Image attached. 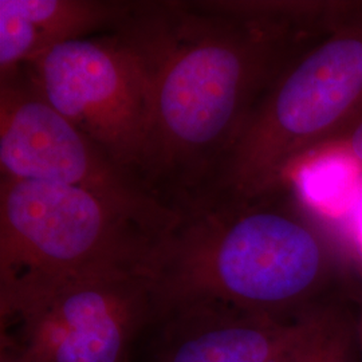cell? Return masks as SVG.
<instances>
[{
  "label": "cell",
  "mask_w": 362,
  "mask_h": 362,
  "mask_svg": "<svg viewBox=\"0 0 362 362\" xmlns=\"http://www.w3.org/2000/svg\"><path fill=\"white\" fill-rule=\"evenodd\" d=\"M117 35L148 81L137 175L177 214L212 194L255 106L311 40L216 1H134Z\"/></svg>",
  "instance_id": "1"
},
{
  "label": "cell",
  "mask_w": 362,
  "mask_h": 362,
  "mask_svg": "<svg viewBox=\"0 0 362 362\" xmlns=\"http://www.w3.org/2000/svg\"><path fill=\"white\" fill-rule=\"evenodd\" d=\"M177 215L146 266L155 318L199 305L300 318L341 274L338 243L293 182L255 196L218 189Z\"/></svg>",
  "instance_id": "2"
},
{
  "label": "cell",
  "mask_w": 362,
  "mask_h": 362,
  "mask_svg": "<svg viewBox=\"0 0 362 362\" xmlns=\"http://www.w3.org/2000/svg\"><path fill=\"white\" fill-rule=\"evenodd\" d=\"M361 116L360 21L311 40L282 69L248 118L215 191L255 196L285 185Z\"/></svg>",
  "instance_id": "3"
},
{
  "label": "cell",
  "mask_w": 362,
  "mask_h": 362,
  "mask_svg": "<svg viewBox=\"0 0 362 362\" xmlns=\"http://www.w3.org/2000/svg\"><path fill=\"white\" fill-rule=\"evenodd\" d=\"M158 239L81 188L1 177L0 303L90 275H146Z\"/></svg>",
  "instance_id": "4"
},
{
  "label": "cell",
  "mask_w": 362,
  "mask_h": 362,
  "mask_svg": "<svg viewBox=\"0 0 362 362\" xmlns=\"http://www.w3.org/2000/svg\"><path fill=\"white\" fill-rule=\"evenodd\" d=\"M0 170L88 191L160 238L179 216L61 116L22 70L0 79Z\"/></svg>",
  "instance_id": "5"
},
{
  "label": "cell",
  "mask_w": 362,
  "mask_h": 362,
  "mask_svg": "<svg viewBox=\"0 0 362 362\" xmlns=\"http://www.w3.org/2000/svg\"><path fill=\"white\" fill-rule=\"evenodd\" d=\"M1 350L23 362H127L136 333L155 318L141 272L90 275L0 303Z\"/></svg>",
  "instance_id": "6"
},
{
  "label": "cell",
  "mask_w": 362,
  "mask_h": 362,
  "mask_svg": "<svg viewBox=\"0 0 362 362\" xmlns=\"http://www.w3.org/2000/svg\"><path fill=\"white\" fill-rule=\"evenodd\" d=\"M18 70L61 116L139 177L151 122L149 86L116 33L54 46Z\"/></svg>",
  "instance_id": "7"
},
{
  "label": "cell",
  "mask_w": 362,
  "mask_h": 362,
  "mask_svg": "<svg viewBox=\"0 0 362 362\" xmlns=\"http://www.w3.org/2000/svg\"><path fill=\"white\" fill-rule=\"evenodd\" d=\"M311 313L281 320L212 305L170 311L163 317L155 362H282L303 336Z\"/></svg>",
  "instance_id": "8"
},
{
  "label": "cell",
  "mask_w": 362,
  "mask_h": 362,
  "mask_svg": "<svg viewBox=\"0 0 362 362\" xmlns=\"http://www.w3.org/2000/svg\"><path fill=\"white\" fill-rule=\"evenodd\" d=\"M134 1L0 0V79L42 52L115 33Z\"/></svg>",
  "instance_id": "9"
},
{
  "label": "cell",
  "mask_w": 362,
  "mask_h": 362,
  "mask_svg": "<svg viewBox=\"0 0 362 362\" xmlns=\"http://www.w3.org/2000/svg\"><path fill=\"white\" fill-rule=\"evenodd\" d=\"M360 345L356 320L332 308L311 313L297 345L282 362H358Z\"/></svg>",
  "instance_id": "10"
},
{
  "label": "cell",
  "mask_w": 362,
  "mask_h": 362,
  "mask_svg": "<svg viewBox=\"0 0 362 362\" xmlns=\"http://www.w3.org/2000/svg\"><path fill=\"white\" fill-rule=\"evenodd\" d=\"M327 146H332L341 153L348 156L358 165V168L362 169V116L341 139Z\"/></svg>",
  "instance_id": "11"
},
{
  "label": "cell",
  "mask_w": 362,
  "mask_h": 362,
  "mask_svg": "<svg viewBox=\"0 0 362 362\" xmlns=\"http://www.w3.org/2000/svg\"><path fill=\"white\" fill-rule=\"evenodd\" d=\"M353 230L362 250V197L357 200L356 208L353 209Z\"/></svg>",
  "instance_id": "12"
},
{
  "label": "cell",
  "mask_w": 362,
  "mask_h": 362,
  "mask_svg": "<svg viewBox=\"0 0 362 362\" xmlns=\"http://www.w3.org/2000/svg\"><path fill=\"white\" fill-rule=\"evenodd\" d=\"M356 327H357L358 339H360V342H362V282L360 298H358V310H357V317H356Z\"/></svg>",
  "instance_id": "13"
},
{
  "label": "cell",
  "mask_w": 362,
  "mask_h": 362,
  "mask_svg": "<svg viewBox=\"0 0 362 362\" xmlns=\"http://www.w3.org/2000/svg\"><path fill=\"white\" fill-rule=\"evenodd\" d=\"M0 362H23L18 356L13 354L11 351L1 350V361Z\"/></svg>",
  "instance_id": "14"
},
{
  "label": "cell",
  "mask_w": 362,
  "mask_h": 362,
  "mask_svg": "<svg viewBox=\"0 0 362 362\" xmlns=\"http://www.w3.org/2000/svg\"><path fill=\"white\" fill-rule=\"evenodd\" d=\"M358 345H360V361L362 362V342H360V339H358Z\"/></svg>",
  "instance_id": "15"
}]
</instances>
